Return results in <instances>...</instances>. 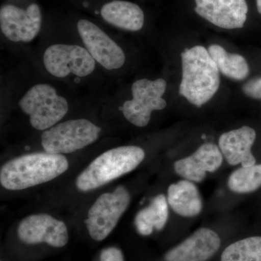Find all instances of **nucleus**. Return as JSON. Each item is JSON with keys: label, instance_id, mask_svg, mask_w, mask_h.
I'll return each instance as SVG.
<instances>
[{"label": "nucleus", "instance_id": "f257e3e1", "mask_svg": "<svg viewBox=\"0 0 261 261\" xmlns=\"http://www.w3.org/2000/svg\"><path fill=\"white\" fill-rule=\"evenodd\" d=\"M69 167L63 154L33 152L18 156L3 164L0 183L10 191L27 190L61 176Z\"/></svg>", "mask_w": 261, "mask_h": 261}, {"label": "nucleus", "instance_id": "f03ea898", "mask_svg": "<svg viewBox=\"0 0 261 261\" xmlns=\"http://www.w3.org/2000/svg\"><path fill=\"white\" fill-rule=\"evenodd\" d=\"M181 58L182 79L178 92L193 106L202 107L219 90V68L203 46L185 49Z\"/></svg>", "mask_w": 261, "mask_h": 261}, {"label": "nucleus", "instance_id": "7ed1b4c3", "mask_svg": "<svg viewBox=\"0 0 261 261\" xmlns=\"http://www.w3.org/2000/svg\"><path fill=\"white\" fill-rule=\"evenodd\" d=\"M145 157V151L137 146H121L109 149L96 158L75 181L82 192H90L105 186L134 171Z\"/></svg>", "mask_w": 261, "mask_h": 261}, {"label": "nucleus", "instance_id": "20e7f679", "mask_svg": "<svg viewBox=\"0 0 261 261\" xmlns=\"http://www.w3.org/2000/svg\"><path fill=\"white\" fill-rule=\"evenodd\" d=\"M19 106L29 115L33 128L43 132L58 124L68 111V101L47 84L31 87L19 101Z\"/></svg>", "mask_w": 261, "mask_h": 261}, {"label": "nucleus", "instance_id": "39448f33", "mask_svg": "<svg viewBox=\"0 0 261 261\" xmlns=\"http://www.w3.org/2000/svg\"><path fill=\"white\" fill-rule=\"evenodd\" d=\"M101 132L100 127L89 120H68L44 130L41 142L48 153L70 154L93 144Z\"/></svg>", "mask_w": 261, "mask_h": 261}, {"label": "nucleus", "instance_id": "423d86ee", "mask_svg": "<svg viewBox=\"0 0 261 261\" xmlns=\"http://www.w3.org/2000/svg\"><path fill=\"white\" fill-rule=\"evenodd\" d=\"M130 202L129 192L123 186L99 196L91 206L84 221L91 238L97 242L106 240L116 228Z\"/></svg>", "mask_w": 261, "mask_h": 261}, {"label": "nucleus", "instance_id": "0eeeda50", "mask_svg": "<svg viewBox=\"0 0 261 261\" xmlns=\"http://www.w3.org/2000/svg\"><path fill=\"white\" fill-rule=\"evenodd\" d=\"M163 79L136 81L132 86V99L123 103L121 111L125 118L137 127H145L150 121L152 111H161L167 106L162 98L166 90Z\"/></svg>", "mask_w": 261, "mask_h": 261}, {"label": "nucleus", "instance_id": "6e6552de", "mask_svg": "<svg viewBox=\"0 0 261 261\" xmlns=\"http://www.w3.org/2000/svg\"><path fill=\"white\" fill-rule=\"evenodd\" d=\"M48 73L57 78L69 75L86 77L92 74L96 61L86 48L73 44H57L49 46L43 56Z\"/></svg>", "mask_w": 261, "mask_h": 261}, {"label": "nucleus", "instance_id": "1a4fd4ad", "mask_svg": "<svg viewBox=\"0 0 261 261\" xmlns=\"http://www.w3.org/2000/svg\"><path fill=\"white\" fill-rule=\"evenodd\" d=\"M77 29L86 49L103 68L116 70L124 65V51L97 25L82 19L77 23Z\"/></svg>", "mask_w": 261, "mask_h": 261}, {"label": "nucleus", "instance_id": "9d476101", "mask_svg": "<svg viewBox=\"0 0 261 261\" xmlns=\"http://www.w3.org/2000/svg\"><path fill=\"white\" fill-rule=\"evenodd\" d=\"M42 20V13L37 4H31L27 9L5 5L0 9L2 32L11 42H32L40 31Z\"/></svg>", "mask_w": 261, "mask_h": 261}, {"label": "nucleus", "instance_id": "9b49d317", "mask_svg": "<svg viewBox=\"0 0 261 261\" xmlns=\"http://www.w3.org/2000/svg\"><path fill=\"white\" fill-rule=\"evenodd\" d=\"M18 236L27 245L46 243L57 248L65 246L68 242L65 223L45 214L30 215L22 220L19 224Z\"/></svg>", "mask_w": 261, "mask_h": 261}, {"label": "nucleus", "instance_id": "f8f14e48", "mask_svg": "<svg viewBox=\"0 0 261 261\" xmlns=\"http://www.w3.org/2000/svg\"><path fill=\"white\" fill-rule=\"evenodd\" d=\"M197 15L220 28H243L248 6L246 0H195Z\"/></svg>", "mask_w": 261, "mask_h": 261}, {"label": "nucleus", "instance_id": "ddd939ff", "mask_svg": "<svg viewBox=\"0 0 261 261\" xmlns=\"http://www.w3.org/2000/svg\"><path fill=\"white\" fill-rule=\"evenodd\" d=\"M221 240L210 228L197 230L165 255L166 261H207L219 250Z\"/></svg>", "mask_w": 261, "mask_h": 261}, {"label": "nucleus", "instance_id": "4468645a", "mask_svg": "<svg viewBox=\"0 0 261 261\" xmlns=\"http://www.w3.org/2000/svg\"><path fill=\"white\" fill-rule=\"evenodd\" d=\"M223 163V154L217 145L205 143L189 157L176 161L174 170L180 176L193 182L205 179L207 172L217 171Z\"/></svg>", "mask_w": 261, "mask_h": 261}, {"label": "nucleus", "instance_id": "2eb2a0df", "mask_svg": "<svg viewBox=\"0 0 261 261\" xmlns=\"http://www.w3.org/2000/svg\"><path fill=\"white\" fill-rule=\"evenodd\" d=\"M255 139L256 132L253 128L241 127L223 134L219 140V149L228 164H242L243 167H250L256 163L251 152Z\"/></svg>", "mask_w": 261, "mask_h": 261}, {"label": "nucleus", "instance_id": "dca6fc26", "mask_svg": "<svg viewBox=\"0 0 261 261\" xmlns=\"http://www.w3.org/2000/svg\"><path fill=\"white\" fill-rule=\"evenodd\" d=\"M101 15L107 23L129 32L141 30L145 20V15L140 6L121 0H114L103 5Z\"/></svg>", "mask_w": 261, "mask_h": 261}, {"label": "nucleus", "instance_id": "f3484780", "mask_svg": "<svg viewBox=\"0 0 261 261\" xmlns=\"http://www.w3.org/2000/svg\"><path fill=\"white\" fill-rule=\"evenodd\" d=\"M167 200L173 211L184 217H193L202 211L200 192L189 180H181L168 187Z\"/></svg>", "mask_w": 261, "mask_h": 261}, {"label": "nucleus", "instance_id": "a211bd4d", "mask_svg": "<svg viewBox=\"0 0 261 261\" xmlns=\"http://www.w3.org/2000/svg\"><path fill=\"white\" fill-rule=\"evenodd\" d=\"M166 196L159 195L147 207L139 211L135 218L137 231L142 236H148L154 228L162 230L167 223L168 207Z\"/></svg>", "mask_w": 261, "mask_h": 261}, {"label": "nucleus", "instance_id": "6ab92c4d", "mask_svg": "<svg viewBox=\"0 0 261 261\" xmlns=\"http://www.w3.org/2000/svg\"><path fill=\"white\" fill-rule=\"evenodd\" d=\"M209 53L219 72L225 76L236 81L245 80L250 73L248 63L243 56L235 53H228L224 48L218 44L208 47Z\"/></svg>", "mask_w": 261, "mask_h": 261}, {"label": "nucleus", "instance_id": "aec40b11", "mask_svg": "<svg viewBox=\"0 0 261 261\" xmlns=\"http://www.w3.org/2000/svg\"><path fill=\"white\" fill-rule=\"evenodd\" d=\"M221 261H261V237H252L225 249Z\"/></svg>", "mask_w": 261, "mask_h": 261}, {"label": "nucleus", "instance_id": "412c9836", "mask_svg": "<svg viewBox=\"0 0 261 261\" xmlns=\"http://www.w3.org/2000/svg\"><path fill=\"white\" fill-rule=\"evenodd\" d=\"M228 187L235 193L255 192L261 187V164L242 167L233 171L228 178Z\"/></svg>", "mask_w": 261, "mask_h": 261}, {"label": "nucleus", "instance_id": "4be33fe9", "mask_svg": "<svg viewBox=\"0 0 261 261\" xmlns=\"http://www.w3.org/2000/svg\"><path fill=\"white\" fill-rule=\"evenodd\" d=\"M243 92L247 97L261 100V77L249 81L244 84Z\"/></svg>", "mask_w": 261, "mask_h": 261}, {"label": "nucleus", "instance_id": "5701e85b", "mask_svg": "<svg viewBox=\"0 0 261 261\" xmlns=\"http://www.w3.org/2000/svg\"><path fill=\"white\" fill-rule=\"evenodd\" d=\"M100 261H124V257L119 248L110 247L101 252Z\"/></svg>", "mask_w": 261, "mask_h": 261}, {"label": "nucleus", "instance_id": "b1692460", "mask_svg": "<svg viewBox=\"0 0 261 261\" xmlns=\"http://www.w3.org/2000/svg\"><path fill=\"white\" fill-rule=\"evenodd\" d=\"M256 3L257 11L261 14V0H256Z\"/></svg>", "mask_w": 261, "mask_h": 261}]
</instances>
